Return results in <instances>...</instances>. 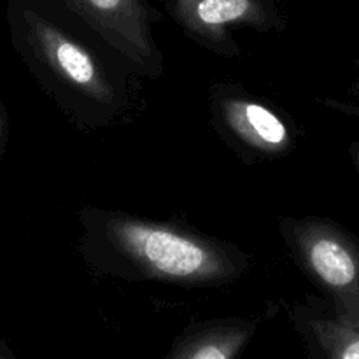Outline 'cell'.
Instances as JSON below:
<instances>
[{"instance_id":"6da1fadb","label":"cell","mask_w":359,"mask_h":359,"mask_svg":"<svg viewBox=\"0 0 359 359\" xmlns=\"http://www.w3.org/2000/svg\"><path fill=\"white\" fill-rule=\"evenodd\" d=\"M9 30L28 72L77 128H111L135 118L140 77L91 32L83 34L28 0L13 4Z\"/></svg>"},{"instance_id":"7a4b0ae2","label":"cell","mask_w":359,"mask_h":359,"mask_svg":"<svg viewBox=\"0 0 359 359\" xmlns=\"http://www.w3.org/2000/svg\"><path fill=\"white\" fill-rule=\"evenodd\" d=\"M79 226L77 248L84 265L111 279L221 287L251 269L244 249L175 221L84 207Z\"/></svg>"},{"instance_id":"3957f363","label":"cell","mask_w":359,"mask_h":359,"mask_svg":"<svg viewBox=\"0 0 359 359\" xmlns=\"http://www.w3.org/2000/svg\"><path fill=\"white\" fill-rule=\"evenodd\" d=\"M279 233L305 277L323 291L340 321L359 328V241L318 216L280 217Z\"/></svg>"},{"instance_id":"277c9868","label":"cell","mask_w":359,"mask_h":359,"mask_svg":"<svg viewBox=\"0 0 359 359\" xmlns=\"http://www.w3.org/2000/svg\"><path fill=\"white\" fill-rule=\"evenodd\" d=\"M209 114L217 137L248 163L279 160L297 147L293 123L238 84L223 81L210 84Z\"/></svg>"},{"instance_id":"5b68a950","label":"cell","mask_w":359,"mask_h":359,"mask_svg":"<svg viewBox=\"0 0 359 359\" xmlns=\"http://www.w3.org/2000/svg\"><path fill=\"white\" fill-rule=\"evenodd\" d=\"M137 77L165 76V56L153 28L163 20L146 0H58Z\"/></svg>"},{"instance_id":"8992f818","label":"cell","mask_w":359,"mask_h":359,"mask_svg":"<svg viewBox=\"0 0 359 359\" xmlns=\"http://www.w3.org/2000/svg\"><path fill=\"white\" fill-rule=\"evenodd\" d=\"M177 27L205 51L223 58L241 56L233 28H252L265 34L286 27L273 0H167Z\"/></svg>"},{"instance_id":"52a82bcc","label":"cell","mask_w":359,"mask_h":359,"mask_svg":"<svg viewBox=\"0 0 359 359\" xmlns=\"http://www.w3.org/2000/svg\"><path fill=\"white\" fill-rule=\"evenodd\" d=\"M287 318L311 359H359V328L340 321L318 298L290 305Z\"/></svg>"},{"instance_id":"ba28073f","label":"cell","mask_w":359,"mask_h":359,"mask_svg":"<svg viewBox=\"0 0 359 359\" xmlns=\"http://www.w3.org/2000/svg\"><path fill=\"white\" fill-rule=\"evenodd\" d=\"M258 326V319L237 316L195 321L175 337L161 359H238Z\"/></svg>"},{"instance_id":"9c48e42d","label":"cell","mask_w":359,"mask_h":359,"mask_svg":"<svg viewBox=\"0 0 359 359\" xmlns=\"http://www.w3.org/2000/svg\"><path fill=\"white\" fill-rule=\"evenodd\" d=\"M9 112H7L6 105L0 102V158L6 151L7 139H9Z\"/></svg>"},{"instance_id":"30bf717a","label":"cell","mask_w":359,"mask_h":359,"mask_svg":"<svg viewBox=\"0 0 359 359\" xmlns=\"http://www.w3.org/2000/svg\"><path fill=\"white\" fill-rule=\"evenodd\" d=\"M349 154H351V158H353L354 168H356V172H358V175H359V142L351 144Z\"/></svg>"},{"instance_id":"8fae6325","label":"cell","mask_w":359,"mask_h":359,"mask_svg":"<svg viewBox=\"0 0 359 359\" xmlns=\"http://www.w3.org/2000/svg\"><path fill=\"white\" fill-rule=\"evenodd\" d=\"M0 359H16L13 356V353L7 349L6 344H0Z\"/></svg>"},{"instance_id":"7c38bea8","label":"cell","mask_w":359,"mask_h":359,"mask_svg":"<svg viewBox=\"0 0 359 359\" xmlns=\"http://www.w3.org/2000/svg\"><path fill=\"white\" fill-rule=\"evenodd\" d=\"M358 91H359V86H358Z\"/></svg>"}]
</instances>
